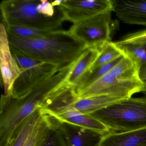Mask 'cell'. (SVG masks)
I'll use <instances>...</instances> for the list:
<instances>
[{
  "label": "cell",
  "mask_w": 146,
  "mask_h": 146,
  "mask_svg": "<svg viewBox=\"0 0 146 146\" xmlns=\"http://www.w3.org/2000/svg\"><path fill=\"white\" fill-rule=\"evenodd\" d=\"M76 61L22 94L1 96V146L8 145L27 117L37 110L49 108L74 87L67 80Z\"/></svg>",
  "instance_id": "6da1fadb"
},
{
  "label": "cell",
  "mask_w": 146,
  "mask_h": 146,
  "mask_svg": "<svg viewBox=\"0 0 146 146\" xmlns=\"http://www.w3.org/2000/svg\"><path fill=\"white\" fill-rule=\"evenodd\" d=\"M8 38L11 48L31 58L54 65L58 70L76 61L87 48L68 31L63 29L39 39H27L8 35Z\"/></svg>",
  "instance_id": "7a4b0ae2"
},
{
  "label": "cell",
  "mask_w": 146,
  "mask_h": 146,
  "mask_svg": "<svg viewBox=\"0 0 146 146\" xmlns=\"http://www.w3.org/2000/svg\"><path fill=\"white\" fill-rule=\"evenodd\" d=\"M140 68L134 60L125 55L109 72L87 88L75 92L76 98L112 96L129 99L137 93L146 94V83L142 80Z\"/></svg>",
  "instance_id": "3957f363"
},
{
  "label": "cell",
  "mask_w": 146,
  "mask_h": 146,
  "mask_svg": "<svg viewBox=\"0 0 146 146\" xmlns=\"http://www.w3.org/2000/svg\"><path fill=\"white\" fill-rule=\"evenodd\" d=\"M92 115L110 131L124 132L146 127V96L123 99Z\"/></svg>",
  "instance_id": "277c9868"
},
{
  "label": "cell",
  "mask_w": 146,
  "mask_h": 146,
  "mask_svg": "<svg viewBox=\"0 0 146 146\" xmlns=\"http://www.w3.org/2000/svg\"><path fill=\"white\" fill-rule=\"evenodd\" d=\"M40 0H5L0 4L3 24L15 25L46 30L61 29L64 22L61 13L52 17L41 14L37 9Z\"/></svg>",
  "instance_id": "5b68a950"
},
{
  "label": "cell",
  "mask_w": 146,
  "mask_h": 146,
  "mask_svg": "<svg viewBox=\"0 0 146 146\" xmlns=\"http://www.w3.org/2000/svg\"><path fill=\"white\" fill-rule=\"evenodd\" d=\"M112 12H106L73 24L68 31L87 48L101 49L108 42H111L113 35L119 28L118 22L112 19Z\"/></svg>",
  "instance_id": "8992f818"
},
{
  "label": "cell",
  "mask_w": 146,
  "mask_h": 146,
  "mask_svg": "<svg viewBox=\"0 0 146 146\" xmlns=\"http://www.w3.org/2000/svg\"><path fill=\"white\" fill-rule=\"evenodd\" d=\"M11 49L21 74L15 81L11 94L9 96H17L27 92L59 70L54 65L41 62L27 57L15 49Z\"/></svg>",
  "instance_id": "52a82bcc"
},
{
  "label": "cell",
  "mask_w": 146,
  "mask_h": 146,
  "mask_svg": "<svg viewBox=\"0 0 146 146\" xmlns=\"http://www.w3.org/2000/svg\"><path fill=\"white\" fill-rule=\"evenodd\" d=\"M64 21L76 23L106 12L112 11L111 0H63L58 7Z\"/></svg>",
  "instance_id": "ba28073f"
},
{
  "label": "cell",
  "mask_w": 146,
  "mask_h": 146,
  "mask_svg": "<svg viewBox=\"0 0 146 146\" xmlns=\"http://www.w3.org/2000/svg\"><path fill=\"white\" fill-rule=\"evenodd\" d=\"M0 66L5 96L11 94L13 84L21 74L17 63L13 58L5 26L0 25Z\"/></svg>",
  "instance_id": "9c48e42d"
},
{
  "label": "cell",
  "mask_w": 146,
  "mask_h": 146,
  "mask_svg": "<svg viewBox=\"0 0 146 146\" xmlns=\"http://www.w3.org/2000/svg\"><path fill=\"white\" fill-rule=\"evenodd\" d=\"M46 111L52 118L61 123L78 126L102 136L110 132L102 122L91 114L82 113L73 109L52 111L47 109Z\"/></svg>",
  "instance_id": "30bf717a"
},
{
  "label": "cell",
  "mask_w": 146,
  "mask_h": 146,
  "mask_svg": "<svg viewBox=\"0 0 146 146\" xmlns=\"http://www.w3.org/2000/svg\"><path fill=\"white\" fill-rule=\"evenodd\" d=\"M123 100L112 96H98L89 98H76L72 96L67 100L57 105L55 109H50L52 111L63 109H73L82 113L92 114L108 106Z\"/></svg>",
  "instance_id": "8fae6325"
},
{
  "label": "cell",
  "mask_w": 146,
  "mask_h": 146,
  "mask_svg": "<svg viewBox=\"0 0 146 146\" xmlns=\"http://www.w3.org/2000/svg\"><path fill=\"white\" fill-rule=\"evenodd\" d=\"M112 11L124 23L146 27V0H111Z\"/></svg>",
  "instance_id": "7c38bea8"
},
{
  "label": "cell",
  "mask_w": 146,
  "mask_h": 146,
  "mask_svg": "<svg viewBox=\"0 0 146 146\" xmlns=\"http://www.w3.org/2000/svg\"><path fill=\"white\" fill-rule=\"evenodd\" d=\"M98 146H146V127L127 131H110L102 136Z\"/></svg>",
  "instance_id": "4fadbf2b"
},
{
  "label": "cell",
  "mask_w": 146,
  "mask_h": 146,
  "mask_svg": "<svg viewBox=\"0 0 146 146\" xmlns=\"http://www.w3.org/2000/svg\"><path fill=\"white\" fill-rule=\"evenodd\" d=\"M100 52V49L97 48H87L77 60L67 79V82L75 88L77 87L88 73Z\"/></svg>",
  "instance_id": "5bb4252c"
},
{
  "label": "cell",
  "mask_w": 146,
  "mask_h": 146,
  "mask_svg": "<svg viewBox=\"0 0 146 146\" xmlns=\"http://www.w3.org/2000/svg\"><path fill=\"white\" fill-rule=\"evenodd\" d=\"M50 117L44 110L42 116L29 135L24 146H43L54 127Z\"/></svg>",
  "instance_id": "9a60e30c"
},
{
  "label": "cell",
  "mask_w": 146,
  "mask_h": 146,
  "mask_svg": "<svg viewBox=\"0 0 146 146\" xmlns=\"http://www.w3.org/2000/svg\"><path fill=\"white\" fill-rule=\"evenodd\" d=\"M43 111V109L37 110L25 119L7 146H24L29 135L42 116Z\"/></svg>",
  "instance_id": "2e32d148"
},
{
  "label": "cell",
  "mask_w": 146,
  "mask_h": 146,
  "mask_svg": "<svg viewBox=\"0 0 146 146\" xmlns=\"http://www.w3.org/2000/svg\"><path fill=\"white\" fill-rule=\"evenodd\" d=\"M125 54L123 50L116 42L111 41L108 42L100 49V54L91 66L89 72L93 71L103 65L123 57Z\"/></svg>",
  "instance_id": "e0dca14e"
},
{
  "label": "cell",
  "mask_w": 146,
  "mask_h": 146,
  "mask_svg": "<svg viewBox=\"0 0 146 146\" xmlns=\"http://www.w3.org/2000/svg\"><path fill=\"white\" fill-rule=\"evenodd\" d=\"M7 34L12 36L27 39H39L51 35L58 31L46 30L15 25H5Z\"/></svg>",
  "instance_id": "ac0fdd59"
},
{
  "label": "cell",
  "mask_w": 146,
  "mask_h": 146,
  "mask_svg": "<svg viewBox=\"0 0 146 146\" xmlns=\"http://www.w3.org/2000/svg\"><path fill=\"white\" fill-rule=\"evenodd\" d=\"M119 46L140 69L146 64V43H129Z\"/></svg>",
  "instance_id": "d6986e66"
},
{
  "label": "cell",
  "mask_w": 146,
  "mask_h": 146,
  "mask_svg": "<svg viewBox=\"0 0 146 146\" xmlns=\"http://www.w3.org/2000/svg\"><path fill=\"white\" fill-rule=\"evenodd\" d=\"M37 9L41 14L49 17H54L59 12L58 9V12H56L57 7L53 6L52 2L46 0H40Z\"/></svg>",
  "instance_id": "ffe728a7"
},
{
  "label": "cell",
  "mask_w": 146,
  "mask_h": 146,
  "mask_svg": "<svg viewBox=\"0 0 146 146\" xmlns=\"http://www.w3.org/2000/svg\"><path fill=\"white\" fill-rule=\"evenodd\" d=\"M123 42L124 44L146 43V29L125 36Z\"/></svg>",
  "instance_id": "44dd1931"
},
{
  "label": "cell",
  "mask_w": 146,
  "mask_h": 146,
  "mask_svg": "<svg viewBox=\"0 0 146 146\" xmlns=\"http://www.w3.org/2000/svg\"><path fill=\"white\" fill-rule=\"evenodd\" d=\"M52 132L42 146H57V143L59 141L60 139V138L59 140H58V132L56 131L55 133H52Z\"/></svg>",
  "instance_id": "7402d4cb"
},
{
  "label": "cell",
  "mask_w": 146,
  "mask_h": 146,
  "mask_svg": "<svg viewBox=\"0 0 146 146\" xmlns=\"http://www.w3.org/2000/svg\"><path fill=\"white\" fill-rule=\"evenodd\" d=\"M139 73L142 80L146 83V64L140 68Z\"/></svg>",
  "instance_id": "603a6c76"
},
{
  "label": "cell",
  "mask_w": 146,
  "mask_h": 146,
  "mask_svg": "<svg viewBox=\"0 0 146 146\" xmlns=\"http://www.w3.org/2000/svg\"><path fill=\"white\" fill-rule=\"evenodd\" d=\"M63 1V0H62V1L57 0V1H52V4L53 6H54V7H58L60 5Z\"/></svg>",
  "instance_id": "cb8c5ba5"
}]
</instances>
